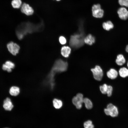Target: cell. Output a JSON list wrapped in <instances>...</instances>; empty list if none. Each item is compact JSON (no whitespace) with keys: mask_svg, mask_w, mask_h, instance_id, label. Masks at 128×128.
<instances>
[{"mask_svg":"<svg viewBox=\"0 0 128 128\" xmlns=\"http://www.w3.org/2000/svg\"><path fill=\"white\" fill-rule=\"evenodd\" d=\"M43 27L42 23L37 24L29 22L23 23L18 27L16 31V35L19 39L21 40L27 33L40 30Z\"/></svg>","mask_w":128,"mask_h":128,"instance_id":"obj_1","label":"cell"},{"mask_svg":"<svg viewBox=\"0 0 128 128\" xmlns=\"http://www.w3.org/2000/svg\"><path fill=\"white\" fill-rule=\"evenodd\" d=\"M78 32L71 36L69 41L70 46L74 49L82 46L84 42V33L82 26H80Z\"/></svg>","mask_w":128,"mask_h":128,"instance_id":"obj_2","label":"cell"},{"mask_svg":"<svg viewBox=\"0 0 128 128\" xmlns=\"http://www.w3.org/2000/svg\"><path fill=\"white\" fill-rule=\"evenodd\" d=\"M68 67L67 62L61 59L56 60L55 62L51 71V74L54 75L56 73H60L65 71Z\"/></svg>","mask_w":128,"mask_h":128,"instance_id":"obj_3","label":"cell"},{"mask_svg":"<svg viewBox=\"0 0 128 128\" xmlns=\"http://www.w3.org/2000/svg\"><path fill=\"white\" fill-rule=\"evenodd\" d=\"M104 112L107 115L113 117L117 116L119 114L117 107L111 103L108 105L106 108L104 109Z\"/></svg>","mask_w":128,"mask_h":128,"instance_id":"obj_4","label":"cell"},{"mask_svg":"<svg viewBox=\"0 0 128 128\" xmlns=\"http://www.w3.org/2000/svg\"><path fill=\"white\" fill-rule=\"evenodd\" d=\"M92 15L94 17L101 18L103 16L104 11L99 4L94 5L92 7Z\"/></svg>","mask_w":128,"mask_h":128,"instance_id":"obj_5","label":"cell"},{"mask_svg":"<svg viewBox=\"0 0 128 128\" xmlns=\"http://www.w3.org/2000/svg\"><path fill=\"white\" fill-rule=\"evenodd\" d=\"M91 70L95 79L98 81L101 80L103 73V70L100 66H96L94 68L91 69Z\"/></svg>","mask_w":128,"mask_h":128,"instance_id":"obj_6","label":"cell"},{"mask_svg":"<svg viewBox=\"0 0 128 128\" xmlns=\"http://www.w3.org/2000/svg\"><path fill=\"white\" fill-rule=\"evenodd\" d=\"M83 99V95L79 93L73 98L72 100V102L77 108L80 109L82 107Z\"/></svg>","mask_w":128,"mask_h":128,"instance_id":"obj_7","label":"cell"},{"mask_svg":"<svg viewBox=\"0 0 128 128\" xmlns=\"http://www.w3.org/2000/svg\"><path fill=\"white\" fill-rule=\"evenodd\" d=\"M7 46L9 51L13 55H16L18 53L20 47L17 43L10 42L7 44Z\"/></svg>","mask_w":128,"mask_h":128,"instance_id":"obj_8","label":"cell"},{"mask_svg":"<svg viewBox=\"0 0 128 128\" xmlns=\"http://www.w3.org/2000/svg\"><path fill=\"white\" fill-rule=\"evenodd\" d=\"M21 10L22 13L27 16L31 15L34 13L33 9L29 4L24 3L21 7Z\"/></svg>","mask_w":128,"mask_h":128,"instance_id":"obj_9","label":"cell"},{"mask_svg":"<svg viewBox=\"0 0 128 128\" xmlns=\"http://www.w3.org/2000/svg\"><path fill=\"white\" fill-rule=\"evenodd\" d=\"M117 13L119 18L122 20H125L128 18V11L124 7H122L119 8Z\"/></svg>","mask_w":128,"mask_h":128,"instance_id":"obj_10","label":"cell"},{"mask_svg":"<svg viewBox=\"0 0 128 128\" xmlns=\"http://www.w3.org/2000/svg\"><path fill=\"white\" fill-rule=\"evenodd\" d=\"M14 67L15 64L14 63L10 61H8L3 64L2 68L4 70L10 72L12 71V69L14 68Z\"/></svg>","mask_w":128,"mask_h":128,"instance_id":"obj_11","label":"cell"},{"mask_svg":"<svg viewBox=\"0 0 128 128\" xmlns=\"http://www.w3.org/2000/svg\"><path fill=\"white\" fill-rule=\"evenodd\" d=\"M14 105L10 98H7L4 101L3 107L6 110L10 111L13 109Z\"/></svg>","mask_w":128,"mask_h":128,"instance_id":"obj_12","label":"cell"},{"mask_svg":"<svg viewBox=\"0 0 128 128\" xmlns=\"http://www.w3.org/2000/svg\"><path fill=\"white\" fill-rule=\"evenodd\" d=\"M107 77L111 79H115L117 77L118 73L117 71L113 68L110 69L107 72Z\"/></svg>","mask_w":128,"mask_h":128,"instance_id":"obj_13","label":"cell"},{"mask_svg":"<svg viewBox=\"0 0 128 128\" xmlns=\"http://www.w3.org/2000/svg\"><path fill=\"white\" fill-rule=\"evenodd\" d=\"M71 49L68 46H64L61 49V55L64 57H68L71 52Z\"/></svg>","mask_w":128,"mask_h":128,"instance_id":"obj_14","label":"cell"},{"mask_svg":"<svg viewBox=\"0 0 128 128\" xmlns=\"http://www.w3.org/2000/svg\"><path fill=\"white\" fill-rule=\"evenodd\" d=\"M126 60L124 56L122 54H118L117 56L115 62L119 66H122L126 62Z\"/></svg>","mask_w":128,"mask_h":128,"instance_id":"obj_15","label":"cell"},{"mask_svg":"<svg viewBox=\"0 0 128 128\" xmlns=\"http://www.w3.org/2000/svg\"><path fill=\"white\" fill-rule=\"evenodd\" d=\"M95 37L92 35L89 34L85 37L84 42L89 45H91L95 42Z\"/></svg>","mask_w":128,"mask_h":128,"instance_id":"obj_16","label":"cell"},{"mask_svg":"<svg viewBox=\"0 0 128 128\" xmlns=\"http://www.w3.org/2000/svg\"><path fill=\"white\" fill-rule=\"evenodd\" d=\"M20 89L17 87L14 86L11 87L9 90V93L11 95L16 96L18 95L20 93Z\"/></svg>","mask_w":128,"mask_h":128,"instance_id":"obj_17","label":"cell"},{"mask_svg":"<svg viewBox=\"0 0 128 128\" xmlns=\"http://www.w3.org/2000/svg\"><path fill=\"white\" fill-rule=\"evenodd\" d=\"M102 27L104 29L107 31H109L113 29L114 25L110 21L104 22L102 24Z\"/></svg>","mask_w":128,"mask_h":128,"instance_id":"obj_18","label":"cell"},{"mask_svg":"<svg viewBox=\"0 0 128 128\" xmlns=\"http://www.w3.org/2000/svg\"><path fill=\"white\" fill-rule=\"evenodd\" d=\"M119 72L120 76L122 78H125L128 76V69L125 67L120 68Z\"/></svg>","mask_w":128,"mask_h":128,"instance_id":"obj_19","label":"cell"},{"mask_svg":"<svg viewBox=\"0 0 128 128\" xmlns=\"http://www.w3.org/2000/svg\"><path fill=\"white\" fill-rule=\"evenodd\" d=\"M52 102L53 106L56 109H59L62 106L63 102L60 100L55 98L53 99Z\"/></svg>","mask_w":128,"mask_h":128,"instance_id":"obj_20","label":"cell"},{"mask_svg":"<svg viewBox=\"0 0 128 128\" xmlns=\"http://www.w3.org/2000/svg\"><path fill=\"white\" fill-rule=\"evenodd\" d=\"M11 4L13 7L15 9H18L21 7L22 4L21 0H12Z\"/></svg>","mask_w":128,"mask_h":128,"instance_id":"obj_21","label":"cell"},{"mask_svg":"<svg viewBox=\"0 0 128 128\" xmlns=\"http://www.w3.org/2000/svg\"><path fill=\"white\" fill-rule=\"evenodd\" d=\"M83 103H84L86 108L88 109H91L92 107V103L91 101L88 98H84Z\"/></svg>","mask_w":128,"mask_h":128,"instance_id":"obj_22","label":"cell"},{"mask_svg":"<svg viewBox=\"0 0 128 128\" xmlns=\"http://www.w3.org/2000/svg\"><path fill=\"white\" fill-rule=\"evenodd\" d=\"M100 89L101 92L103 94H107L108 88V85L104 84L100 87Z\"/></svg>","mask_w":128,"mask_h":128,"instance_id":"obj_23","label":"cell"},{"mask_svg":"<svg viewBox=\"0 0 128 128\" xmlns=\"http://www.w3.org/2000/svg\"><path fill=\"white\" fill-rule=\"evenodd\" d=\"M84 128H94V126L92 124V121L88 120L85 121L84 123Z\"/></svg>","mask_w":128,"mask_h":128,"instance_id":"obj_24","label":"cell"},{"mask_svg":"<svg viewBox=\"0 0 128 128\" xmlns=\"http://www.w3.org/2000/svg\"><path fill=\"white\" fill-rule=\"evenodd\" d=\"M118 2L120 5L128 7V0H118Z\"/></svg>","mask_w":128,"mask_h":128,"instance_id":"obj_25","label":"cell"},{"mask_svg":"<svg viewBox=\"0 0 128 128\" xmlns=\"http://www.w3.org/2000/svg\"><path fill=\"white\" fill-rule=\"evenodd\" d=\"M59 40L60 44L62 45H64L66 42V38L63 36H60L59 37Z\"/></svg>","mask_w":128,"mask_h":128,"instance_id":"obj_26","label":"cell"},{"mask_svg":"<svg viewBox=\"0 0 128 128\" xmlns=\"http://www.w3.org/2000/svg\"><path fill=\"white\" fill-rule=\"evenodd\" d=\"M113 88L112 86L108 85V88L107 94L109 97L111 96L112 94Z\"/></svg>","mask_w":128,"mask_h":128,"instance_id":"obj_27","label":"cell"},{"mask_svg":"<svg viewBox=\"0 0 128 128\" xmlns=\"http://www.w3.org/2000/svg\"><path fill=\"white\" fill-rule=\"evenodd\" d=\"M125 50L126 52L128 53V45L126 46Z\"/></svg>","mask_w":128,"mask_h":128,"instance_id":"obj_28","label":"cell"},{"mask_svg":"<svg viewBox=\"0 0 128 128\" xmlns=\"http://www.w3.org/2000/svg\"><path fill=\"white\" fill-rule=\"evenodd\" d=\"M127 66L128 67V61L127 63Z\"/></svg>","mask_w":128,"mask_h":128,"instance_id":"obj_29","label":"cell"},{"mask_svg":"<svg viewBox=\"0 0 128 128\" xmlns=\"http://www.w3.org/2000/svg\"><path fill=\"white\" fill-rule=\"evenodd\" d=\"M56 1H60V0H56Z\"/></svg>","mask_w":128,"mask_h":128,"instance_id":"obj_30","label":"cell"}]
</instances>
